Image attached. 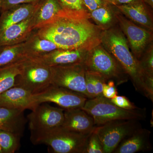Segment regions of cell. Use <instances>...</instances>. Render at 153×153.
Listing matches in <instances>:
<instances>
[{
    "instance_id": "obj_9",
    "label": "cell",
    "mask_w": 153,
    "mask_h": 153,
    "mask_svg": "<svg viewBox=\"0 0 153 153\" xmlns=\"http://www.w3.org/2000/svg\"><path fill=\"white\" fill-rule=\"evenodd\" d=\"M33 98L35 107L51 102L64 110L82 108L88 99L82 94L52 84L41 92L33 94Z\"/></svg>"
},
{
    "instance_id": "obj_13",
    "label": "cell",
    "mask_w": 153,
    "mask_h": 153,
    "mask_svg": "<svg viewBox=\"0 0 153 153\" xmlns=\"http://www.w3.org/2000/svg\"><path fill=\"white\" fill-rule=\"evenodd\" d=\"M88 52V51L84 49H58L42 57L31 60L51 66L80 64L83 63Z\"/></svg>"
},
{
    "instance_id": "obj_1",
    "label": "cell",
    "mask_w": 153,
    "mask_h": 153,
    "mask_svg": "<svg viewBox=\"0 0 153 153\" xmlns=\"http://www.w3.org/2000/svg\"><path fill=\"white\" fill-rule=\"evenodd\" d=\"M90 19L89 13L64 10L47 25L35 30L59 49L89 51L101 44L103 31Z\"/></svg>"
},
{
    "instance_id": "obj_16",
    "label": "cell",
    "mask_w": 153,
    "mask_h": 153,
    "mask_svg": "<svg viewBox=\"0 0 153 153\" xmlns=\"http://www.w3.org/2000/svg\"><path fill=\"white\" fill-rule=\"evenodd\" d=\"M151 131L140 128L126 138L116 148L113 153H135L152 149Z\"/></svg>"
},
{
    "instance_id": "obj_7",
    "label": "cell",
    "mask_w": 153,
    "mask_h": 153,
    "mask_svg": "<svg viewBox=\"0 0 153 153\" xmlns=\"http://www.w3.org/2000/svg\"><path fill=\"white\" fill-rule=\"evenodd\" d=\"M137 120H119L96 126L94 131L102 144L104 153H112L126 138L142 127Z\"/></svg>"
},
{
    "instance_id": "obj_26",
    "label": "cell",
    "mask_w": 153,
    "mask_h": 153,
    "mask_svg": "<svg viewBox=\"0 0 153 153\" xmlns=\"http://www.w3.org/2000/svg\"><path fill=\"white\" fill-rule=\"evenodd\" d=\"M20 137L11 132L0 130V146L3 153H14L18 150Z\"/></svg>"
},
{
    "instance_id": "obj_33",
    "label": "cell",
    "mask_w": 153,
    "mask_h": 153,
    "mask_svg": "<svg viewBox=\"0 0 153 153\" xmlns=\"http://www.w3.org/2000/svg\"><path fill=\"white\" fill-rule=\"evenodd\" d=\"M83 7L88 13L102 7L106 2L104 0H82Z\"/></svg>"
},
{
    "instance_id": "obj_2",
    "label": "cell",
    "mask_w": 153,
    "mask_h": 153,
    "mask_svg": "<svg viewBox=\"0 0 153 153\" xmlns=\"http://www.w3.org/2000/svg\"><path fill=\"white\" fill-rule=\"evenodd\" d=\"M101 44L116 59L131 80L135 90L149 99L148 91L153 88V79L143 72L139 60L130 50L127 40L117 25L101 34Z\"/></svg>"
},
{
    "instance_id": "obj_30",
    "label": "cell",
    "mask_w": 153,
    "mask_h": 153,
    "mask_svg": "<svg viewBox=\"0 0 153 153\" xmlns=\"http://www.w3.org/2000/svg\"><path fill=\"white\" fill-rule=\"evenodd\" d=\"M40 0H0V13L14 6L27 4H36Z\"/></svg>"
},
{
    "instance_id": "obj_32",
    "label": "cell",
    "mask_w": 153,
    "mask_h": 153,
    "mask_svg": "<svg viewBox=\"0 0 153 153\" xmlns=\"http://www.w3.org/2000/svg\"><path fill=\"white\" fill-rule=\"evenodd\" d=\"M102 96L108 99H111L117 95L118 92L116 84L113 80H108L103 85Z\"/></svg>"
},
{
    "instance_id": "obj_18",
    "label": "cell",
    "mask_w": 153,
    "mask_h": 153,
    "mask_svg": "<svg viewBox=\"0 0 153 153\" xmlns=\"http://www.w3.org/2000/svg\"><path fill=\"white\" fill-rule=\"evenodd\" d=\"M33 30L31 16L11 25L0 33V46L24 43Z\"/></svg>"
},
{
    "instance_id": "obj_5",
    "label": "cell",
    "mask_w": 153,
    "mask_h": 153,
    "mask_svg": "<svg viewBox=\"0 0 153 153\" xmlns=\"http://www.w3.org/2000/svg\"><path fill=\"white\" fill-rule=\"evenodd\" d=\"M83 64L85 71L98 74L107 81L113 80L116 85L129 79L120 64L101 44L88 51Z\"/></svg>"
},
{
    "instance_id": "obj_34",
    "label": "cell",
    "mask_w": 153,
    "mask_h": 153,
    "mask_svg": "<svg viewBox=\"0 0 153 153\" xmlns=\"http://www.w3.org/2000/svg\"><path fill=\"white\" fill-rule=\"evenodd\" d=\"M140 1H143L142 0H114L115 5H120L126 4Z\"/></svg>"
},
{
    "instance_id": "obj_11",
    "label": "cell",
    "mask_w": 153,
    "mask_h": 153,
    "mask_svg": "<svg viewBox=\"0 0 153 153\" xmlns=\"http://www.w3.org/2000/svg\"><path fill=\"white\" fill-rule=\"evenodd\" d=\"M27 116L31 134L46 131L60 126L64 120V110L45 103L36 105Z\"/></svg>"
},
{
    "instance_id": "obj_6",
    "label": "cell",
    "mask_w": 153,
    "mask_h": 153,
    "mask_svg": "<svg viewBox=\"0 0 153 153\" xmlns=\"http://www.w3.org/2000/svg\"><path fill=\"white\" fill-rule=\"evenodd\" d=\"M52 66L27 58L22 62L15 86H20L36 94L52 84Z\"/></svg>"
},
{
    "instance_id": "obj_27",
    "label": "cell",
    "mask_w": 153,
    "mask_h": 153,
    "mask_svg": "<svg viewBox=\"0 0 153 153\" xmlns=\"http://www.w3.org/2000/svg\"><path fill=\"white\" fill-rule=\"evenodd\" d=\"M139 62L146 76L148 78L153 79V44L146 50Z\"/></svg>"
},
{
    "instance_id": "obj_4",
    "label": "cell",
    "mask_w": 153,
    "mask_h": 153,
    "mask_svg": "<svg viewBox=\"0 0 153 153\" xmlns=\"http://www.w3.org/2000/svg\"><path fill=\"white\" fill-rule=\"evenodd\" d=\"M82 109L93 118L96 126L119 120H142L146 116L145 108L123 109L119 107L103 96L87 100Z\"/></svg>"
},
{
    "instance_id": "obj_25",
    "label": "cell",
    "mask_w": 153,
    "mask_h": 153,
    "mask_svg": "<svg viewBox=\"0 0 153 153\" xmlns=\"http://www.w3.org/2000/svg\"><path fill=\"white\" fill-rule=\"evenodd\" d=\"M107 81L102 76L85 71V83L87 98L93 99L102 96L103 85Z\"/></svg>"
},
{
    "instance_id": "obj_14",
    "label": "cell",
    "mask_w": 153,
    "mask_h": 153,
    "mask_svg": "<svg viewBox=\"0 0 153 153\" xmlns=\"http://www.w3.org/2000/svg\"><path fill=\"white\" fill-rule=\"evenodd\" d=\"M63 128L83 134H90L96 127L92 117L81 108L64 110Z\"/></svg>"
},
{
    "instance_id": "obj_24",
    "label": "cell",
    "mask_w": 153,
    "mask_h": 153,
    "mask_svg": "<svg viewBox=\"0 0 153 153\" xmlns=\"http://www.w3.org/2000/svg\"><path fill=\"white\" fill-rule=\"evenodd\" d=\"M23 61L0 68V94L15 86Z\"/></svg>"
},
{
    "instance_id": "obj_29",
    "label": "cell",
    "mask_w": 153,
    "mask_h": 153,
    "mask_svg": "<svg viewBox=\"0 0 153 153\" xmlns=\"http://www.w3.org/2000/svg\"><path fill=\"white\" fill-rule=\"evenodd\" d=\"M64 10L73 12L88 13L83 7L82 0H58Z\"/></svg>"
},
{
    "instance_id": "obj_28",
    "label": "cell",
    "mask_w": 153,
    "mask_h": 153,
    "mask_svg": "<svg viewBox=\"0 0 153 153\" xmlns=\"http://www.w3.org/2000/svg\"><path fill=\"white\" fill-rule=\"evenodd\" d=\"M86 153H104L101 141L94 131L91 133L88 138Z\"/></svg>"
},
{
    "instance_id": "obj_8",
    "label": "cell",
    "mask_w": 153,
    "mask_h": 153,
    "mask_svg": "<svg viewBox=\"0 0 153 153\" xmlns=\"http://www.w3.org/2000/svg\"><path fill=\"white\" fill-rule=\"evenodd\" d=\"M116 16L117 25L125 36L131 51L139 60L153 44V32L136 25L121 13L117 9Z\"/></svg>"
},
{
    "instance_id": "obj_19",
    "label": "cell",
    "mask_w": 153,
    "mask_h": 153,
    "mask_svg": "<svg viewBox=\"0 0 153 153\" xmlns=\"http://www.w3.org/2000/svg\"><path fill=\"white\" fill-rule=\"evenodd\" d=\"M23 110L0 107V130L22 137L27 119Z\"/></svg>"
},
{
    "instance_id": "obj_23",
    "label": "cell",
    "mask_w": 153,
    "mask_h": 153,
    "mask_svg": "<svg viewBox=\"0 0 153 153\" xmlns=\"http://www.w3.org/2000/svg\"><path fill=\"white\" fill-rule=\"evenodd\" d=\"M24 43L0 46V68L21 62L27 59L24 49Z\"/></svg>"
},
{
    "instance_id": "obj_3",
    "label": "cell",
    "mask_w": 153,
    "mask_h": 153,
    "mask_svg": "<svg viewBox=\"0 0 153 153\" xmlns=\"http://www.w3.org/2000/svg\"><path fill=\"white\" fill-rule=\"evenodd\" d=\"M91 134H83L60 126L46 131L31 134L30 139L34 145H48L56 153H86Z\"/></svg>"
},
{
    "instance_id": "obj_22",
    "label": "cell",
    "mask_w": 153,
    "mask_h": 153,
    "mask_svg": "<svg viewBox=\"0 0 153 153\" xmlns=\"http://www.w3.org/2000/svg\"><path fill=\"white\" fill-rule=\"evenodd\" d=\"M117 11L116 6L106 3L102 7L89 13V17L103 31L117 25Z\"/></svg>"
},
{
    "instance_id": "obj_15",
    "label": "cell",
    "mask_w": 153,
    "mask_h": 153,
    "mask_svg": "<svg viewBox=\"0 0 153 153\" xmlns=\"http://www.w3.org/2000/svg\"><path fill=\"white\" fill-rule=\"evenodd\" d=\"M33 95L23 88L14 86L0 94V107L32 110L35 107Z\"/></svg>"
},
{
    "instance_id": "obj_35",
    "label": "cell",
    "mask_w": 153,
    "mask_h": 153,
    "mask_svg": "<svg viewBox=\"0 0 153 153\" xmlns=\"http://www.w3.org/2000/svg\"><path fill=\"white\" fill-rule=\"evenodd\" d=\"M143 1L153 8V0H142Z\"/></svg>"
},
{
    "instance_id": "obj_20",
    "label": "cell",
    "mask_w": 153,
    "mask_h": 153,
    "mask_svg": "<svg viewBox=\"0 0 153 153\" xmlns=\"http://www.w3.org/2000/svg\"><path fill=\"white\" fill-rule=\"evenodd\" d=\"M24 43L25 54L28 59L42 57L59 49L53 42L38 35L35 30H33Z\"/></svg>"
},
{
    "instance_id": "obj_12",
    "label": "cell",
    "mask_w": 153,
    "mask_h": 153,
    "mask_svg": "<svg viewBox=\"0 0 153 153\" xmlns=\"http://www.w3.org/2000/svg\"><path fill=\"white\" fill-rule=\"evenodd\" d=\"M120 12L136 25L153 32V9L143 1L116 5Z\"/></svg>"
},
{
    "instance_id": "obj_36",
    "label": "cell",
    "mask_w": 153,
    "mask_h": 153,
    "mask_svg": "<svg viewBox=\"0 0 153 153\" xmlns=\"http://www.w3.org/2000/svg\"><path fill=\"white\" fill-rule=\"evenodd\" d=\"M106 2L110 3V4H112L114 5H115V4L114 0H104Z\"/></svg>"
},
{
    "instance_id": "obj_10",
    "label": "cell",
    "mask_w": 153,
    "mask_h": 153,
    "mask_svg": "<svg viewBox=\"0 0 153 153\" xmlns=\"http://www.w3.org/2000/svg\"><path fill=\"white\" fill-rule=\"evenodd\" d=\"M52 85L64 88L85 96V69L83 63L52 66Z\"/></svg>"
},
{
    "instance_id": "obj_17",
    "label": "cell",
    "mask_w": 153,
    "mask_h": 153,
    "mask_svg": "<svg viewBox=\"0 0 153 153\" xmlns=\"http://www.w3.org/2000/svg\"><path fill=\"white\" fill-rule=\"evenodd\" d=\"M64 10L58 0H40L31 16L33 30L47 25Z\"/></svg>"
},
{
    "instance_id": "obj_37",
    "label": "cell",
    "mask_w": 153,
    "mask_h": 153,
    "mask_svg": "<svg viewBox=\"0 0 153 153\" xmlns=\"http://www.w3.org/2000/svg\"><path fill=\"white\" fill-rule=\"evenodd\" d=\"M0 153H3L2 151L1 148L0 146Z\"/></svg>"
},
{
    "instance_id": "obj_31",
    "label": "cell",
    "mask_w": 153,
    "mask_h": 153,
    "mask_svg": "<svg viewBox=\"0 0 153 153\" xmlns=\"http://www.w3.org/2000/svg\"><path fill=\"white\" fill-rule=\"evenodd\" d=\"M110 100L117 106L123 109L133 110L137 109L138 108L124 96L117 95Z\"/></svg>"
},
{
    "instance_id": "obj_21",
    "label": "cell",
    "mask_w": 153,
    "mask_h": 153,
    "mask_svg": "<svg viewBox=\"0 0 153 153\" xmlns=\"http://www.w3.org/2000/svg\"><path fill=\"white\" fill-rule=\"evenodd\" d=\"M37 3L19 5L1 13L0 33L11 25L31 17L35 10Z\"/></svg>"
}]
</instances>
